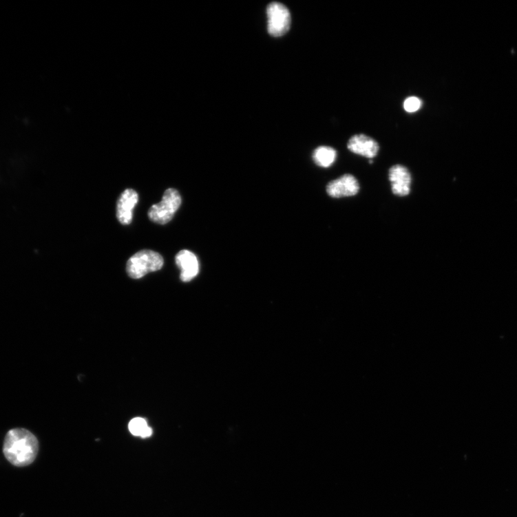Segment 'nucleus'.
Wrapping results in <instances>:
<instances>
[{"label":"nucleus","mask_w":517,"mask_h":517,"mask_svg":"<svg viewBox=\"0 0 517 517\" xmlns=\"http://www.w3.org/2000/svg\"><path fill=\"white\" fill-rule=\"evenodd\" d=\"M39 441L32 432L23 428L10 430L6 436L3 453L13 465L23 467L35 461L39 453Z\"/></svg>","instance_id":"obj_1"},{"label":"nucleus","mask_w":517,"mask_h":517,"mask_svg":"<svg viewBox=\"0 0 517 517\" xmlns=\"http://www.w3.org/2000/svg\"><path fill=\"white\" fill-rule=\"evenodd\" d=\"M162 257L152 250H142L127 263V272L132 279H140L149 273L160 271L163 266Z\"/></svg>","instance_id":"obj_2"},{"label":"nucleus","mask_w":517,"mask_h":517,"mask_svg":"<svg viewBox=\"0 0 517 517\" xmlns=\"http://www.w3.org/2000/svg\"><path fill=\"white\" fill-rule=\"evenodd\" d=\"M182 199L174 189L166 190L162 201L154 205L148 211L149 219L159 224L170 222L181 205Z\"/></svg>","instance_id":"obj_3"},{"label":"nucleus","mask_w":517,"mask_h":517,"mask_svg":"<svg viewBox=\"0 0 517 517\" xmlns=\"http://www.w3.org/2000/svg\"><path fill=\"white\" fill-rule=\"evenodd\" d=\"M268 30L270 35L280 37L285 35L291 25V15L284 5L274 2L266 8Z\"/></svg>","instance_id":"obj_4"},{"label":"nucleus","mask_w":517,"mask_h":517,"mask_svg":"<svg viewBox=\"0 0 517 517\" xmlns=\"http://www.w3.org/2000/svg\"><path fill=\"white\" fill-rule=\"evenodd\" d=\"M360 190L357 179L351 174H345L330 182L327 186V193L332 198H341L356 196Z\"/></svg>","instance_id":"obj_5"},{"label":"nucleus","mask_w":517,"mask_h":517,"mask_svg":"<svg viewBox=\"0 0 517 517\" xmlns=\"http://www.w3.org/2000/svg\"><path fill=\"white\" fill-rule=\"evenodd\" d=\"M389 179L394 195L406 196L410 193L412 176L406 167L402 165L392 166L389 171Z\"/></svg>","instance_id":"obj_6"},{"label":"nucleus","mask_w":517,"mask_h":517,"mask_svg":"<svg viewBox=\"0 0 517 517\" xmlns=\"http://www.w3.org/2000/svg\"><path fill=\"white\" fill-rule=\"evenodd\" d=\"M347 147L352 153L368 158L377 156L379 147L372 138L363 135H356L350 138Z\"/></svg>","instance_id":"obj_7"},{"label":"nucleus","mask_w":517,"mask_h":517,"mask_svg":"<svg viewBox=\"0 0 517 517\" xmlns=\"http://www.w3.org/2000/svg\"><path fill=\"white\" fill-rule=\"evenodd\" d=\"M138 198V193L133 189H127L121 194L116 205V218L121 224L128 225L131 222L132 211Z\"/></svg>","instance_id":"obj_8"},{"label":"nucleus","mask_w":517,"mask_h":517,"mask_svg":"<svg viewBox=\"0 0 517 517\" xmlns=\"http://www.w3.org/2000/svg\"><path fill=\"white\" fill-rule=\"evenodd\" d=\"M176 262L181 271L180 279L190 282L199 272V263L196 256L189 250H182L176 257Z\"/></svg>","instance_id":"obj_9"},{"label":"nucleus","mask_w":517,"mask_h":517,"mask_svg":"<svg viewBox=\"0 0 517 517\" xmlns=\"http://www.w3.org/2000/svg\"><path fill=\"white\" fill-rule=\"evenodd\" d=\"M337 153L335 149L321 146L315 149L313 158L316 165L322 168H328L336 161Z\"/></svg>","instance_id":"obj_10"},{"label":"nucleus","mask_w":517,"mask_h":517,"mask_svg":"<svg viewBox=\"0 0 517 517\" xmlns=\"http://www.w3.org/2000/svg\"><path fill=\"white\" fill-rule=\"evenodd\" d=\"M129 430L133 436L147 439L152 436L153 430L147 421L141 418L132 419L129 423Z\"/></svg>","instance_id":"obj_11"},{"label":"nucleus","mask_w":517,"mask_h":517,"mask_svg":"<svg viewBox=\"0 0 517 517\" xmlns=\"http://www.w3.org/2000/svg\"><path fill=\"white\" fill-rule=\"evenodd\" d=\"M423 103L421 99L416 96H410L405 99L404 102V109L409 113H413L419 111L422 107Z\"/></svg>","instance_id":"obj_12"}]
</instances>
